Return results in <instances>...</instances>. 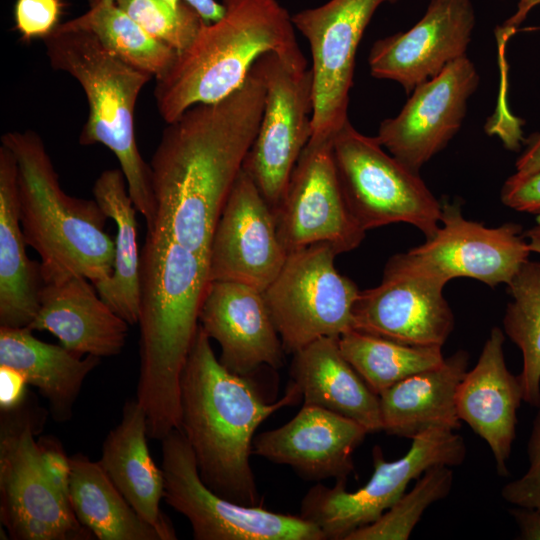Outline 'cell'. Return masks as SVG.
I'll return each mask as SVG.
<instances>
[{"label": "cell", "mask_w": 540, "mask_h": 540, "mask_svg": "<svg viewBox=\"0 0 540 540\" xmlns=\"http://www.w3.org/2000/svg\"><path fill=\"white\" fill-rule=\"evenodd\" d=\"M265 86L254 63L243 85L167 123L150 162L152 231L208 258L214 229L257 135ZM148 231V232H152Z\"/></svg>", "instance_id": "6da1fadb"}, {"label": "cell", "mask_w": 540, "mask_h": 540, "mask_svg": "<svg viewBox=\"0 0 540 540\" xmlns=\"http://www.w3.org/2000/svg\"><path fill=\"white\" fill-rule=\"evenodd\" d=\"M210 282L208 258L160 231L146 232L140 259V370L136 399L148 437L180 429V379Z\"/></svg>", "instance_id": "7a4b0ae2"}, {"label": "cell", "mask_w": 540, "mask_h": 540, "mask_svg": "<svg viewBox=\"0 0 540 540\" xmlns=\"http://www.w3.org/2000/svg\"><path fill=\"white\" fill-rule=\"evenodd\" d=\"M210 340L199 325L180 379V430L207 487L232 502L257 506L260 496L250 465L255 432L302 395L291 382L281 399L265 402L249 377L221 364Z\"/></svg>", "instance_id": "3957f363"}, {"label": "cell", "mask_w": 540, "mask_h": 540, "mask_svg": "<svg viewBox=\"0 0 540 540\" xmlns=\"http://www.w3.org/2000/svg\"><path fill=\"white\" fill-rule=\"evenodd\" d=\"M222 3L223 18L205 23L168 72L156 80L155 103L166 124L196 104L214 103L236 91L265 53L274 52L294 67L307 68L292 16L277 0Z\"/></svg>", "instance_id": "277c9868"}, {"label": "cell", "mask_w": 540, "mask_h": 540, "mask_svg": "<svg viewBox=\"0 0 540 540\" xmlns=\"http://www.w3.org/2000/svg\"><path fill=\"white\" fill-rule=\"evenodd\" d=\"M1 145L17 164L19 217L27 245L40 256L44 284L83 276L106 280L114 265V239L96 200L68 195L45 143L32 130L10 131Z\"/></svg>", "instance_id": "5b68a950"}, {"label": "cell", "mask_w": 540, "mask_h": 540, "mask_svg": "<svg viewBox=\"0 0 540 540\" xmlns=\"http://www.w3.org/2000/svg\"><path fill=\"white\" fill-rule=\"evenodd\" d=\"M54 70L64 72L81 86L88 117L79 136L84 146L101 144L117 158L133 204L152 231L155 202L150 164L143 159L135 137V106L144 86L153 78L109 52L90 32L66 22L44 39Z\"/></svg>", "instance_id": "8992f818"}, {"label": "cell", "mask_w": 540, "mask_h": 540, "mask_svg": "<svg viewBox=\"0 0 540 540\" xmlns=\"http://www.w3.org/2000/svg\"><path fill=\"white\" fill-rule=\"evenodd\" d=\"M47 413L28 395L0 417V522L13 540H91L43 471L35 436Z\"/></svg>", "instance_id": "52a82bcc"}, {"label": "cell", "mask_w": 540, "mask_h": 540, "mask_svg": "<svg viewBox=\"0 0 540 540\" xmlns=\"http://www.w3.org/2000/svg\"><path fill=\"white\" fill-rule=\"evenodd\" d=\"M332 153L347 205L364 230L406 223L432 237L440 226L442 203L419 172L386 152L378 139L347 120L332 137Z\"/></svg>", "instance_id": "ba28073f"}, {"label": "cell", "mask_w": 540, "mask_h": 540, "mask_svg": "<svg viewBox=\"0 0 540 540\" xmlns=\"http://www.w3.org/2000/svg\"><path fill=\"white\" fill-rule=\"evenodd\" d=\"M465 456L464 439L445 428L415 436L409 451L394 461L385 460L376 445L372 449L373 474L363 487L348 492L346 480H336L333 487L317 484L303 497L300 516L317 525L325 539L346 540L356 529L375 522L428 468L458 466Z\"/></svg>", "instance_id": "9c48e42d"}, {"label": "cell", "mask_w": 540, "mask_h": 540, "mask_svg": "<svg viewBox=\"0 0 540 540\" xmlns=\"http://www.w3.org/2000/svg\"><path fill=\"white\" fill-rule=\"evenodd\" d=\"M328 244L288 253L274 281L263 292L284 351L294 354L322 337H340L354 329L357 285L340 274Z\"/></svg>", "instance_id": "30bf717a"}, {"label": "cell", "mask_w": 540, "mask_h": 540, "mask_svg": "<svg viewBox=\"0 0 540 540\" xmlns=\"http://www.w3.org/2000/svg\"><path fill=\"white\" fill-rule=\"evenodd\" d=\"M166 503L185 516L196 540H324L321 529L301 516L225 499L202 481L192 449L175 429L161 440Z\"/></svg>", "instance_id": "8fae6325"}, {"label": "cell", "mask_w": 540, "mask_h": 540, "mask_svg": "<svg viewBox=\"0 0 540 540\" xmlns=\"http://www.w3.org/2000/svg\"><path fill=\"white\" fill-rule=\"evenodd\" d=\"M255 64L265 86V102L242 169L275 211L312 136V71L294 67L274 52L263 54Z\"/></svg>", "instance_id": "7c38bea8"}, {"label": "cell", "mask_w": 540, "mask_h": 540, "mask_svg": "<svg viewBox=\"0 0 540 540\" xmlns=\"http://www.w3.org/2000/svg\"><path fill=\"white\" fill-rule=\"evenodd\" d=\"M521 233L516 223L486 227L468 220L458 203L444 202L436 233L386 264L444 285L460 277L508 285L532 253Z\"/></svg>", "instance_id": "4fadbf2b"}, {"label": "cell", "mask_w": 540, "mask_h": 540, "mask_svg": "<svg viewBox=\"0 0 540 540\" xmlns=\"http://www.w3.org/2000/svg\"><path fill=\"white\" fill-rule=\"evenodd\" d=\"M400 0H329L292 21L312 57V140L332 138L348 118L356 52L376 10ZM310 139V140H311Z\"/></svg>", "instance_id": "5bb4252c"}, {"label": "cell", "mask_w": 540, "mask_h": 540, "mask_svg": "<svg viewBox=\"0 0 540 540\" xmlns=\"http://www.w3.org/2000/svg\"><path fill=\"white\" fill-rule=\"evenodd\" d=\"M274 214L287 254L319 243L342 254L361 244L366 231L345 200L333 158L332 138L309 140Z\"/></svg>", "instance_id": "9a60e30c"}, {"label": "cell", "mask_w": 540, "mask_h": 540, "mask_svg": "<svg viewBox=\"0 0 540 540\" xmlns=\"http://www.w3.org/2000/svg\"><path fill=\"white\" fill-rule=\"evenodd\" d=\"M480 76L464 56L418 85L400 110L384 119L376 138L395 158L419 172L460 130Z\"/></svg>", "instance_id": "2e32d148"}, {"label": "cell", "mask_w": 540, "mask_h": 540, "mask_svg": "<svg viewBox=\"0 0 540 540\" xmlns=\"http://www.w3.org/2000/svg\"><path fill=\"white\" fill-rule=\"evenodd\" d=\"M275 214L251 178L240 171L211 239L210 281H230L261 292L274 281L287 258Z\"/></svg>", "instance_id": "e0dca14e"}, {"label": "cell", "mask_w": 540, "mask_h": 540, "mask_svg": "<svg viewBox=\"0 0 540 540\" xmlns=\"http://www.w3.org/2000/svg\"><path fill=\"white\" fill-rule=\"evenodd\" d=\"M475 23L471 0H431L410 29L373 43L368 56L370 73L374 78L397 82L410 94L466 56Z\"/></svg>", "instance_id": "ac0fdd59"}, {"label": "cell", "mask_w": 540, "mask_h": 540, "mask_svg": "<svg viewBox=\"0 0 540 540\" xmlns=\"http://www.w3.org/2000/svg\"><path fill=\"white\" fill-rule=\"evenodd\" d=\"M445 285L388 264L382 281L360 291L354 330L417 346L442 347L454 329Z\"/></svg>", "instance_id": "d6986e66"}, {"label": "cell", "mask_w": 540, "mask_h": 540, "mask_svg": "<svg viewBox=\"0 0 540 540\" xmlns=\"http://www.w3.org/2000/svg\"><path fill=\"white\" fill-rule=\"evenodd\" d=\"M367 430L354 420L311 405L284 425L254 437L252 454L290 466L306 481L346 480Z\"/></svg>", "instance_id": "ffe728a7"}, {"label": "cell", "mask_w": 540, "mask_h": 540, "mask_svg": "<svg viewBox=\"0 0 540 540\" xmlns=\"http://www.w3.org/2000/svg\"><path fill=\"white\" fill-rule=\"evenodd\" d=\"M199 321L219 344V361L232 373L249 377L262 366L281 367L284 348L263 292L237 282L210 281Z\"/></svg>", "instance_id": "44dd1931"}, {"label": "cell", "mask_w": 540, "mask_h": 540, "mask_svg": "<svg viewBox=\"0 0 540 540\" xmlns=\"http://www.w3.org/2000/svg\"><path fill=\"white\" fill-rule=\"evenodd\" d=\"M505 336L493 327L475 366L465 373L456 394L460 421H464L489 446L497 473L509 474L507 461L516 434L517 410L523 401L518 376L507 368Z\"/></svg>", "instance_id": "7402d4cb"}, {"label": "cell", "mask_w": 540, "mask_h": 540, "mask_svg": "<svg viewBox=\"0 0 540 540\" xmlns=\"http://www.w3.org/2000/svg\"><path fill=\"white\" fill-rule=\"evenodd\" d=\"M128 325L103 301L90 280L73 276L44 284L39 311L28 328L53 334L74 353L101 358L123 350Z\"/></svg>", "instance_id": "603a6c76"}, {"label": "cell", "mask_w": 540, "mask_h": 540, "mask_svg": "<svg viewBox=\"0 0 540 540\" xmlns=\"http://www.w3.org/2000/svg\"><path fill=\"white\" fill-rule=\"evenodd\" d=\"M147 438L145 411L137 399L127 400L121 421L103 443L98 462L127 502L158 531L161 539L175 540L173 525L160 509L164 495L163 472L151 457Z\"/></svg>", "instance_id": "cb8c5ba5"}, {"label": "cell", "mask_w": 540, "mask_h": 540, "mask_svg": "<svg viewBox=\"0 0 540 540\" xmlns=\"http://www.w3.org/2000/svg\"><path fill=\"white\" fill-rule=\"evenodd\" d=\"M339 337H322L293 355L292 383L303 405L317 406L362 425L368 433L382 431L377 395L343 356Z\"/></svg>", "instance_id": "d4e9b609"}, {"label": "cell", "mask_w": 540, "mask_h": 540, "mask_svg": "<svg viewBox=\"0 0 540 540\" xmlns=\"http://www.w3.org/2000/svg\"><path fill=\"white\" fill-rule=\"evenodd\" d=\"M468 359V353L459 350L379 394L382 431L412 439L432 428L459 429L456 394Z\"/></svg>", "instance_id": "484cf974"}, {"label": "cell", "mask_w": 540, "mask_h": 540, "mask_svg": "<svg viewBox=\"0 0 540 540\" xmlns=\"http://www.w3.org/2000/svg\"><path fill=\"white\" fill-rule=\"evenodd\" d=\"M19 217L17 164L0 147V327H29L36 317L44 287L41 263L26 253Z\"/></svg>", "instance_id": "4316f807"}, {"label": "cell", "mask_w": 540, "mask_h": 540, "mask_svg": "<svg viewBox=\"0 0 540 540\" xmlns=\"http://www.w3.org/2000/svg\"><path fill=\"white\" fill-rule=\"evenodd\" d=\"M99 364V357L83 358L61 344L43 342L27 327H0V365L18 370L36 387L58 422L71 417L84 380Z\"/></svg>", "instance_id": "83f0119b"}, {"label": "cell", "mask_w": 540, "mask_h": 540, "mask_svg": "<svg viewBox=\"0 0 540 540\" xmlns=\"http://www.w3.org/2000/svg\"><path fill=\"white\" fill-rule=\"evenodd\" d=\"M93 197L116 225L114 265L109 278L93 284L103 301L121 318L138 323L140 259L137 244V209L121 169L103 171L95 180Z\"/></svg>", "instance_id": "f1b7e54d"}, {"label": "cell", "mask_w": 540, "mask_h": 540, "mask_svg": "<svg viewBox=\"0 0 540 540\" xmlns=\"http://www.w3.org/2000/svg\"><path fill=\"white\" fill-rule=\"evenodd\" d=\"M69 498L80 524L99 540H162L113 484L99 462L70 456Z\"/></svg>", "instance_id": "f546056e"}, {"label": "cell", "mask_w": 540, "mask_h": 540, "mask_svg": "<svg viewBox=\"0 0 540 540\" xmlns=\"http://www.w3.org/2000/svg\"><path fill=\"white\" fill-rule=\"evenodd\" d=\"M66 23L92 33L113 55L156 80L168 72L178 54L147 33L115 0H90L85 13Z\"/></svg>", "instance_id": "4dcf8cb0"}, {"label": "cell", "mask_w": 540, "mask_h": 540, "mask_svg": "<svg viewBox=\"0 0 540 540\" xmlns=\"http://www.w3.org/2000/svg\"><path fill=\"white\" fill-rule=\"evenodd\" d=\"M346 360L377 394L444 361L439 346H417L350 330L338 339Z\"/></svg>", "instance_id": "1f68e13d"}, {"label": "cell", "mask_w": 540, "mask_h": 540, "mask_svg": "<svg viewBox=\"0 0 540 540\" xmlns=\"http://www.w3.org/2000/svg\"><path fill=\"white\" fill-rule=\"evenodd\" d=\"M512 300L503 318L505 334L522 352L518 375L523 401L540 407V262L527 260L507 285Z\"/></svg>", "instance_id": "d6a6232c"}, {"label": "cell", "mask_w": 540, "mask_h": 540, "mask_svg": "<svg viewBox=\"0 0 540 540\" xmlns=\"http://www.w3.org/2000/svg\"><path fill=\"white\" fill-rule=\"evenodd\" d=\"M453 472L449 466L428 468L415 486L405 492L397 502L375 522L356 529L346 540H407L425 510L449 494Z\"/></svg>", "instance_id": "836d02e7"}, {"label": "cell", "mask_w": 540, "mask_h": 540, "mask_svg": "<svg viewBox=\"0 0 540 540\" xmlns=\"http://www.w3.org/2000/svg\"><path fill=\"white\" fill-rule=\"evenodd\" d=\"M147 33L181 53L205 22L184 1L174 8L164 0H115Z\"/></svg>", "instance_id": "e575fe53"}, {"label": "cell", "mask_w": 540, "mask_h": 540, "mask_svg": "<svg viewBox=\"0 0 540 540\" xmlns=\"http://www.w3.org/2000/svg\"><path fill=\"white\" fill-rule=\"evenodd\" d=\"M529 468L526 473L502 487V498L518 507L540 512V407L535 415L527 444Z\"/></svg>", "instance_id": "d590c367"}, {"label": "cell", "mask_w": 540, "mask_h": 540, "mask_svg": "<svg viewBox=\"0 0 540 540\" xmlns=\"http://www.w3.org/2000/svg\"><path fill=\"white\" fill-rule=\"evenodd\" d=\"M62 7V0H16L14 22L21 38H47L60 24Z\"/></svg>", "instance_id": "8d00e7d4"}, {"label": "cell", "mask_w": 540, "mask_h": 540, "mask_svg": "<svg viewBox=\"0 0 540 540\" xmlns=\"http://www.w3.org/2000/svg\"><path fill=\"white\" fill-rule=\"evenodd\" d=\"M37 443L45 476L60 496L70 503V457L66 455L61 442L54 436L41 437Z\"/></svg>", "instance_id": "74e56055"}, {"label": "cell", "mask_w": 540, "mask_h": 540, "mask_svg": "<svg viewBox=\"0 0 540 540\" xmlns=\"http://www.w3.org/2000/svg\"><path fill=\"white\" fill-rule=\"evenodd\" d=\"M501 201L516 211L540 215V171L511 175L502 186Z\"/></svg>", "instance_id": "f35d334b"}, {"label": "cell", "mask_w": 540, "mask_h": 540, "mask_svg": "<svg viewBox=\"0 0 540 540\" xmlns=\"http://www.w3.org/2000/svg\"><path fill=\"white\" fill-rule=\"evenodd\" d=\"M27 385L26 378L18 370L0 365V411L19 407L28 396Z\"/></svg>", "instance_id": "ab89813d"}, {"label": "cell", "mask_w": 540, "mask_h": 540, "mask_svg": "<svg viewBox=\"0 0 540 540\" xmlns=\"http://www.w3.org/2000/svg\"><path fill=\"white\" fill-rule=\"evenodd\" d=\"M520 530V539L540 540V512L533 508L518 507L510 510Z\"/></svg>", "instance_id": "60d3db41"}, {"label": "cell", "mask_w": 540, "mask_h": 540, "mask_svg": "<svg viewBox=\"0 0 540 540\" xmlns=\"http://www.w3.org/2000/svg\"><path fill=\"white\" fill-rule=\"evenodd\" d=\"M516 174L530 175L540 171V132L530 140L515 163Z\"/></svg>", "instance_id": "b9f144b4"}, {"label": "cell", "mask_w": 540, "mask_h": 540, "mask_svg": "<svg viewBox=\"0 0 540 540\" xmlns=\"http://www.w3.org/2000/svg\"><path fill=\"white\" fill-rule=\"evenodd\" d=\"M188 4L206 24L219 21L225 14V6L216 0H182Z\"/></svg>", "instance_id": "7bdbcfd3"}, {"label": "cell", "mask_w": 540, "mask_h": 540, "mask_svg": "<svg viewBox=\"0 0 540 540\" xmlns=\"http://www.w3.org/2000/svg\"><path fill=\"white\" fill-rule=\"evenodd\" d=\"M538 5H540V0H519L515 13L504 22L500 29L503 38L512 34L525 20L528 13Z\"/></svg>", "instance_id": "ee69618b"}, {"label": "cell", "mask_w": 540, "mask_h": 540, "mask_svg": "<svg viewBox=\"0 0 540 540\" xmlns=\"http://www.w3.org/2000/svg\"><path fill=\"white\" fill-rule=\"evenodd\" d=\"M528 245L531 252L537 253L540 256V237L528 236Z\"/></svg>", "instance_id": "f6af8a7d"}, {"label": "cell", "mask_w": 540, "mask_h": 540, "mask_svg": "<svg viewBox=\"0 0 540 540\" xmlns=\"http://www.w3.org/2000/svg\"><path fill=\"white\" fill-rule=\"evenodd\" d=\"M526 236L540 237V215H537L536 225L526 232Z\"/></svg>", "instance_id": "bcb514c9"}, {"label": "cell", "mask_w": 540, "mask_h": 540, "mask_svg": "<svg viewBox=\"0 0 540 540\" xmlns=\"http://www.w3.org/2000/svg\"><path fill=\"white\" fill-rule=\"evenodd\" d=\"M174 8H178L182 0H164Z\"/></svg>", "instance_id": "7dc6e473"}]
</instances>
